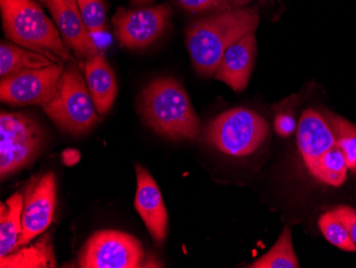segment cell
Returning <instances> with one entry per match:
<instances>
[{"label": "cell", "mask_w": 356, "mask_h": 268, "mask_svg": "<svg viewBox=\"0 0 356 268\" xmlns=\"http://www.w3.org/2000/svg\"><path fill=\"white\" fill-rule=\"evenodd\" d=\"M335 136L336 145L345 154L348 169L356 173V126L345 118L325 110L322 113Z\"/></svg>", "instance_id": "cell-21"}, {"label": "cell", "mask_w": 356, "mask_h": 268, "mask_svg": "<svg viewBox=\"0 0 356 268\" xmlns=\"http://www.w3.org/2000/svg\"><path fill=\"white\" fill-rule=\"evenodd\" d=\"M23 195L13 194L0 207V257L9 255L16 249L19 235L23 231L22 226Z\"/></svg>", "instance_id": "cell-18"}, {"label": "cell", "mask_w": 356, "mask_h": 268, "mask_svg": "<svg viewBox=\"0 0 356 268\" xmlns=\"http://www.w3.org/2000/svg\"><path fill=\"white\" fill-rule=\"evenodd\" d=\"M3 30L10 41L47 56L54 62H76L59 30L32 0H0Z\"/></svg>", "instance_id": "cell-3"}, {"label": "cell", "mask_w": 356, "mask_h": 268, "mask_svg": "<svg viewBox=\"0 0 356 268\" xmlns=\"http://www.w3.org/2000/svg\"><path fill=\"white\" fill-rule=\"evenodd\" d=\"M144 121L173 140L197 139L201 124L183 86L174 78H157L142 93Z\"/></svg>", "instance_id": "cell-2"}, {"label": "cell", "mask_w": 356, "mask_h": 268, "mask_svg": "<svg viewBox=\"0 0 356 268\" xmlns=\"http://www.w3.org/2000/svg\"><path fill=\"white\" fill-rule=\"evenodd\" d=\"M171 15L172 9L168 5L138 10L120 8L112 24L122 46L131 49H145L163 36Z\"/></svg>", "instance_id": "cell-8"}, {"label": "cell", "mask_w": 356, "mask_h": 268, "mask_svg": "<svg viewBox=\"0 0 356 268\" xmlns=\"http://www.w3.org/2000/svg\"><path fill=\"white\" fill-rule=\"evenodd\" d=\"M181 9L191 13H201L209 10L229 9V0H176Z\"/></svg>", "instance_id": "cell-24"}, {"label": "cell", "mask_w": 356, "mask_h": 268, "mask_svg": "<svg viewBox=\"0 0 356 268\" xmlns=\"http://www.w3.org/2000/svg\"><path fill=\"white\" fill-rule=\"evenodd\" d=\"M319 228L327 241L332 245L345 251H356L355 245L350 237L347 227L335 210L327 212L320 217Z\"/></svg>", "instance_id": "cell-22"}, {"label": "cell", "mask_w": 356, "mask_h": 268, "mask_svg": "<svg viewBox=\"0 0 356 268\" xmlns=\"http://www.w3.org/2000/svg\"><path fill=\"white\" fill-rule=\"evenodd\" d=\"M61 62L14 74L0 81V99L13 106H41L51 99L63 73Z\"/></svg>", "instance_id": "cell-10"}, {"label": "cell", "mask_w": 356, "mask_h": 268, "mask_svg": "<svg viewBox=\"0 0 356 268\" xmlns=\"http://www.w3.org/2000/svg\"><path fill=\"white\" fill-rule=\"evenodd\" d=\"M268 133L269 124L261 115L248 108L237 107L210 121L205 135L208 143L220 151L242 157L261 147Z\"/></svg>", "instance_id": "cell-5"}, {"label": "cell", "mask_w": 356, "mask_h": 268, "mask_svg": "<svg viewBox=\"0 0 356 268\" xmlns=\"http://www.w3.org/2000/svg\"><path fill=\"white\" fill-rule=\"evenodd\" d=\"M258 3H261V5H265L267 1H269V0H257Z\"/></svg>", "instance_id": "cell-29"}, {"label": "cell", "mask_w": 356, "mask_h": 268, "mask_svg": "<svg viewBox=\"0 0 356 268\" xmlns=\"http://www.w3.org/2000/svg\"><path fill=\"white\" fill-rule=\"evenodd\" d=\"M259 19L253 8H229L191 24L186 40L195 71L205 77L215 75L229 46L255 33Z\"/></svg>", "instance_id": "cell-1"}, {"label": "cell", "mask_w": 356, "mask_h": 268, "mask_svg": "<svg viewBox=\"0 0 356 268\" xmlns=\"http://www.w3.org/2000/svg\"><path fill=\"white\" fill-rule=\"evenodd\" d=\"M309 170L320 182L339 187L347 179L348 165L345 154L335 145L316 159Z\"/></svg>", "instance_id": "cell-19"}, {"label": "cell", "mask_w": 356, "mask_h": 268, "mask_svg": "<svg viewBox=\"0 0 356 268\" xmlns=\"http://www.w3.org/2000/svg\"><path fill=\"white\" fill-rule=\"evenodd\" d=\"M252 0H229V5L231 8H245Z\"/></svg>", "instance_id": "cell-27"}, {"label": "cell", "mask_w": 356, "mask_h": 268, "mask_svg": "<svg viewBox=\"0 0 356 268\" xmlns=\"http://www.w3.org/2000/svg\"><path fill=\"white\" fill-rule=\"evenodd\" d=\"M334 210L345 223L350 237H351L352 242L356 247V210L348 207V205H341V207H337Z\"/></svg>", "instance_id": "cell-25"}, {"label": "cell", "mask_w": 356, "mask_h": 268, "mask_svg": "<svg viewBox=\"0 0 356 268\" xmlns=\"http://www.w3.org/2000/svg\"><path fill=\"white\" fill-rule=\"evenodd\" d=\"M42 108L59 129L72 135L86 133L101 121L86 79L75 65L64 69L55 92Z\"/></svg>", "instance_id": "cell-4"}, {"label": "cell", "mask_w": 356, "mask_h": 268, "mask_svg": "<svg viewBox=\"0 0 356 268\" xmlns=\"http://www.w3.org/2000/svg\"><path fill=\"white\" fill-rule=\"evenodd\" d=\"M55 62L43 54L25 49L17 44L1 42L0 44V77L7 78L14 74L30 70L42 69Z\"/></svg>", "instance_id": "cell-17"}, {"label": "cell", "mask_w": 356, "mask_h": 268, "mask_svg": "<svg viewBox=\"0 0 356 268\" xmlns=\"http://www.w3.org/2000/svg\"><path fill=\"white\" fill-rule=\"evenodd\" d=\"M51 11L60 35L67 49L79 58L92 57L99 49L92 39L91 33L83 22L76 0H42Z\"/></svg>", "instance_id": "cell-11"}, {"label": "cell", "mask_w": 356, "mask_h": 268, "mask_svg": "<svg viewBox=\"0 0 356 268\" xmlns=\"http://www.w3.org/2000/svg\"><path fill=\"white\" fill-rule=\"evenodd\" d=\"M256 51L255 33H249L235 42L224 54L213 75L216 79L223 81L234 91H243L249 84L255 65Z\"/></svg>", "instance_id": "cell-13"}, {"label": "cell", "mask_w": 356, "mask_h": 268, "mask_svg": "<svg viewBox=\"0 0 356 268\" xmlns=\"http://www.w3.org/2000/svg\"><path fill=\"white\" fill-rule=\"evenodd\" d=\"M144 249L131 234L115 230L96 232L78 255L83 268H138L143 264Z\"/></svg>", "instance_id": "cell-7"}, {"label": "cell", "mask_w": 356, "mask_h": 268, "mask_svg": "<svg viewBox=\"0 0 356 268\" xmlns=\"http://www.w3.org/2000/svg\"><path fill=\"white\" fill-rule=\"evenodd\" d=\"M131 1L135 6H145L153 1V0H131Z\"/></svg>", "instance_id": "cell-28"}, {"label": "cell", "mask_w": 356, "mask_h": 268, "mask_svg": "<svg viewBox=\"0 0 356 268\" xmlns=\"http://www.w3.org/2000/svg\"><path fill=\"white\" fill-rule=\"evenodd\" d=\"M57 202V179L53 172H47L31 180L23 191L22 226L16 249L29 244L51 226Z\"/></svg>", "instance_id": "cell-9"}, {"label": "cell", "mask_w": 356, "mask_h": 268, "mask_svg": "<svg viewBox=\"0 0 356 268\" xmlns=\"http://www.w3.org/2000/svg\"><path fill=\"white\" fill-rule=\"evenodd\" d=\"M252 268H299L300 263L293 245L289 228H284L277 243L267 253L251 264Z\"/></svg>", "instance_id": "cell-20"}, {"label": "cell", "mask_w": 356, "mask_h": 268, "mask_svg": "<svg viewBox=\"0 0 356 268\" xmlns=\"http://www.w3.org/2000/svg\"><path fill=\"white\" fill-rule=\"evenodd\" d=\"M55 252L49 234H44L39 241L30 247L17 248L9 255L0 257L1 268L56 267Z\"/></svg>", "instance_id": "cell-16"}, {"label": "cell", "mask_w": 356, "mask_h": 268, "mask_svg": "<svg viewBox=\"0 0 356 268\" xmlns=\"http://www.w3.org/2000/svg\"><path fill=\"white\" fill-rule=\"evenodd\" d=\"M78 9L91 35H99L106 29L107 14L104 0H76Z\"/></svg>", "instance_id": "cell-23"}, {"label": "cell", "mask_w": 356, "mask_h": 268, "mask_svg": "<svg viewBox=\"0 0 356 268\" xmlns=\"http://www.w3.org/2000/svg\"><path fill=\"white\" fill-rule=\"evenodd\" d=\"M137 175V191H136L135 209L143 220L144 225L149 230L154 241L163 244L167 239L168 217L167 209L163 195L154 178L147 169L136 166Z\"/></svg>", "instance_id": "cell-12"}, {"label": "cell", "mask_w": 356, "mask_h": 268, "mask_svg": "<svg viewBox=\"0 0 356 268\" xmlns=\"http://www.w3.org/2000/svg\"><path fill=\"white\" fill-rule=\"evenodd\" d=\"M86 83L99 115H106L115 104L118 84L115 71L101 53L86 59Z\"/></svg>", "instance_id": "cell-15"}, {"label": "cell", "mask_w": 356, "mask_h": 268, "mask_svg": "<svg viewBox=\"0 0 356 268\" xmlns=\"http://www.w3.org/2000/svg\"><path fill=\"white\" fill-rule=\"evenodd\" d=\"M274 129L282 137H288L293 135L297 129V122L289 113H279L274 122Z\"/></svg>", "instance_id": "cell-26"}, {"label": "cell", "mask_w": 356, "mask_h": 268, "mask_svg": "<svg viewBox=\"0 0 356 268\" xmlns=\"http://www.w3.org/2000/svg\"><path fill=\"white\" fill-rule=\"evenodd\" d=\"M43 131L35 120L19 113L0 115V175L5 179L26 167L43 148Z\"/></svg>", "instance_id": "cell-6"}, {"label": "cell", "mask_w": 356, "mask_h": 268, "mask_svg": "<svg viewBox=\"0 0 356 268\" xmlns=\"http://www.w3.org/2000/svg\"><path fill=\"white\" fill-rule=\"evenodd\" d=\"M297 143L307 168L336 145L335 136L325 116L314 109L302 113L298 124Z\"/></svg>", "instance_id": "cell-14"}]
</instances>
